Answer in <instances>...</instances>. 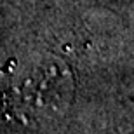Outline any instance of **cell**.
Listing matches in <instances>:
<instances>
[{"label": "cell", "instance_id": "1", "mask_svg": "<svg viewBox=\"0 0 134 134\" xmlns=\"http://www.w3.org/2000/svg\"><path fill=\"white\" fill-rule=\"evenodd\" d=\"M75 94V75L59 58H42L23 70L5 96L10 117L21 124H42L58 119L70 108Z\"/></svg>", "mask_w": 134, "mask_h": 134}]
</instances>
